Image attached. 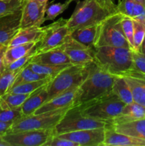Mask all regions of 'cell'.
<instances>
[{"mask_svg": "<svg viewBox=\"0 0 145 146\" xmlns=\"http://www.w3.org/2000/svg\"><path fill=\"white\" fill-rule=\"evenodd\" d=\"M135 3L136 1L134 0H121L117 4V11L121 13L122 15L132 18Z\"/></svg>", "mask_w": 145, "mask_h": 146, "instance_id": "cell-37", "label": "cell"}, {"mask_svg": "<svg viewBox=\"0 0 145 146\" xmlns=\"http://www.w3.org/2000/svg\"><path fill=\"white\" fill-rule=\"evenodd\" d=\"M48 77L51 76H47L37 74V73L34 72V71L27 65L26 66L24 67V68L21 70V72L18 74V76H16V79L14 80V83H13L12 86H11V87L10 88V89L12 88L13 87L15 86L23 84V83L38 81V80L44 79V78H48Z\"/></svg>", "mask_w": 145, "mask_h": 146, "instance_id": "cell-29", "label": "cell"}, {"mask_svg": "<svg viewBox=\"0 0 145 146\" xmlns=\"http://www.w3.org/2000/svg\"><path fill=\"white\" fill-rule=\"evenodd\" d=\"M121 1V0H118V1H119H119Z\"/></svg>", "mask_w": 145, "mask_h": 146, "instance_id": "cell-48", "label": "cell"}, {"mask_svg": "<svg viewBox=\"0 0 145 146\" xmlns=\"http://www.w3.org/2000/svg\"><path fill=\"white\" fill-rule=\"evenodd\" d=\"M133 19L134 51H139L145 35V21Z\"/></svg>", "mask_w": 145, "mask_h": 146, "instance_id": "cell-32", "label": "cell"}, {"mask_svg": "<svg viewBox=\"0 0 145 146\" xmlns=\"http://www.w3.org/2000/svg\"><path fill=\"white\" fill-rule=\"evenodd\" d=\"M134 1H136V2L139 3V4H142V5L143 6V7H144L145 8V0H134Z\"/></svg>", "mask_w": 145, "mask_h": 146, "instance_id": "cell-45", "label": "cell"}, {"mask_svg": "<svg viewBox=\"0 0 145 146\" xmlns=\"http://www.w3.org/2000/svg\"><path fill=\"white\" fill-rule=\"evenodd\" d=\"M53 77H48L44 79L38 80V81H31V82L23 83L15 86L9 90L7 93L9 94H32L37 89L44 86L48 84Z\"/></svg>", "mask_w": 145, "mask_h": 146, "instance_id": "cell-26", "label": "cell"}, {"mask_svg": "<svg viewBox=\"0 0 145 146\" xmlns=\"http://www.w3.org/2000/svg\"><path fill=\"white\" fill-rule=\"evenodd\" d=\"M138 51L140 53H142V54H145V35H144V37L143 41H142V44H141L140 48H139V51Z\"/></svg>", "mask_w": 145, "mask_h": 146, "instance_id": "cell-43", "label": "cell"}, {"mask_svg": "<svg viewBox=\"0 0 145 146\" xmlns=\"http://www.w3.org/2000/svg\"><path fill=\"white\" fill-rule=\"evenodd\" d=\"M38 1H41V2H44V3H48V0H37Z\"/></svg>", "mask_w": 145, "mask_h": 146, "instance_id": "cell-46", "label": "cell"}, {"mask_svg": "<svg viewBox=\"0 0 145 146\" xmlns=\"http://www.w3.org/2000/svg\"><path fill=\"white\" fill-rule=\"evenodd\" d=\"M71 64H65V65H49V64H43L38 63L30 62L28 64V66L38 74L47 76L54 77L58 74L60 71H62L65 68L68 67Z\"/></svg>", "mask_w": 145, "mask_h": 146, "instance_id": "cell-28", "label": "cell"}, {"mask_svg": "<svg viewBox=\"0 0 145 146\" xmlns=\"http://www.w3.org/2000/svg\"><path fill=\"white\" fill-rule=\"evenodd\" d=\"M45 84L29 96L25 102L21 106V112L23 116L32 115L36 111L48 101V94Z\"/></svg>", "mask_w": 145, "mask_h": 146, "instance_id": "cell-20", "label": "cell"}, {"mask_svg": "<svg viewBox=\"0 0 145 146\" xmlns=\"http://www.w3.org/2000/svg\"><path fill=\"white\" fill-rule=\"evenodd\" d=\"M11 125H12L11 123H8L0 121V135H4V134L7 133Z\"/></svg>", "mask_w": 145, "mask_h": 146, "instance_id": "cell-42", "label": "cell"}, {"mask_svg": "<svg viewBox=\"0 0 145 146\" xmlns=\"http://www.w3.org/2000/svg\"><path fill=\"white\" fill-rule=\"evenodd\" d=\"M111 124L88 117L81 113L78 106H72L65 113L54 128L55 135L98 128H107Z\"/></svg>", "mask_w": 145, "mask_h": 146, "instance_id": "cell-8", "label": "cell"}, {"mask_svg": "<svg viewBox=\"0 0 145 146\" xmlns=\"http://www.w3.org/2000/svg\"><path fill=\"white\" fill-rule=\"evenodd\" d=\"M22 8L0 17V44L8 46L21 29Z\"/></svg>", "mask_w": 145, "mask_h": 146, "instance_id": "cell-14", "label": "cell"}, {"mask_svg": "<svg viewBox=\"0 0 145 146\" xmlns=\"http://www.w3.org/2000/svg\"><path fill=\"white\" fill-rule=\"evenodd\" d=\"M59 47L66 54L71 63L73 65H86L95 61V48L85 46L83 44L73 39L71 35Z\"/></svg>", "mask_w": 145, "mask_h": 146, "instance_id": "cell-11", "label": "cell"}, {"mask_svg": "<svg viewBox=\"0 0 145 146\" xmlns=\"http://www.w3.org/2000/svg\"><path fill=\"white\" fill-rule=\"evenodd\" d=\"M71 34L68 27V19H59L45 27V32L36 45L37 54L61 46Z\"/></svg>", "mask_w": 145, "mask_h": 146, "instance_id": "cell-9", "label": "cell"}, {"mask_svg": "<svg viewBox=\"0 0 145 146\" xmlns=\"http://www.w3.org/2000/svg\"><path fill=\"white\" fill-rule=\"evenodd\" d=\"M145 118V107L136 102L126 104L122 112L111 123L112 124L129 122Z\"/></svg>", "mask_w": 145, "mask_h": 146, "instance_id": "cell-22", "label": "cell"}, {"mask_svg": "<svg viewBox=\"0 0 145 146\" xmlns=\"http://www.w3.org/2000/svg\"><path fill=\"white\" fill-rule=\"evenodd\" d=\"M44 146H79V145L71 140L54 135L51 137V139L48 140Z\"/></svg>", "mask_w": 145, "mask_h": 146, "instance_id": "cell-39", "label": "cell"}, {"mask_svg": "<svg viewBox=\"0 0 145 146\" xmlns=\"http://www.w3.org/2000/svg\"><path fill=\"white\" fill-rule=\"evenodd\" d=\"M38 43H27L12 47H7L4 55V64L6 67L18 58L24 56L36 47Z\"/></svg>", "mask_w": 145, "mask_h": 146, "instance_id": "cell-23", "label": "cell"}, {"mask_svg": "<svg viewBox=\"0 0 145 146\" xmlns=\"http://www.w3.org/2000/svg\"><path fill=\"white\" fill-rule=\"evenodd\" d=\"M45 32V27L21 28L7 47H12L27 43H38Z\"/></svg>", "mask_w": 145, "mask_h": 146, "instance_id": "cell-18", "label": "cell"}, {"mask_svg": "<svg viewBox=\"0 0 145 146\" xmlns=\"http://www.w3.org/2000/svg\"><path fill=\"white\" fill-rule=\"evenodd\" d=\"M110 127L119 133L145 140V118L129 122L112 124Z\"/></svg>", "mask_w": 145, "mask_h": 146, "instance_id": "cell-21", "label": "cell"}, {"mask_svg": "<svg viewBox=\"0 0 145 146\" xmlns=\"http://www.w3.org/2000/svg\"><path fill=\"white\" fill-rule=\"evenodd\" d=\"M77 88L78 87L55 96L51 100L44 103L34 112V114L44 113L56 111L62 108H71L73 106Z\"/></svg>", "mask_w": 145, "mask_h": 146, "instance_id": "cell-16", "label": "cell"}, {"mask_svg": "<svg viewBox=\"0 0 145 146\" xmlns=\"http://www.w3.org/2000/svg\"><path fill=\"white\" fill-rule=\"evenodd\" d=\"M70 108H65L44 113L22 116L13 123L7 133L28 130L54 129L57 123Z\"/></svg>", "mask_w": 145, "mask_h": 146, "instance_id": "cell-7", "label": "cell"}, {"mask_svg": "<svg viewBox=\"0 0 145 146\" xmlns=\"http://www.w3.org/2000/svg\"><path fill=\"white\" fill-rule=\"evenodd\" d=\"M120 76L129 84L134 101L145 107V74L132 69Z\"/></svg>", "mask_w": 145, "mask_h": 146, "instance_id": "cell-15", "label": "cell"}, {"mask_svg": "<svg viewBox=\"0 0 145 146\" xmlns=\"http://www.w3.org/2000/svg\"><path fill=\"white\" fill-rule=\"evenodd\" d=\"M98 25L89 26L78 29L71 32V36L75 41L89 48H94V41L96 36Z\"/></svg>", "mask_w": 145, "mask_h": 146, "instance_id": "cell-24", "label": "cell"}, {"mask_svg": "<svg viewBox=\"0 0 145 146\" xmlns=\"http://www.w3.org/2000/svg\"><path fill=\"white\" fill-rule=\"evenodd\" d=\"M102 146H145V140L119 133L109 126L105 131Z\"/></svg>", "mask_w": 145, "mask_h": 146, "instance_id": "cell-17", "label": "cell"}, {"mask_svg": "<svg viewBox=\"0 0 145 146\" xmlns=\"http://www.w3.org/2000/svg\"><path fill=\"white\" fill-rule=\"evenodd\" d=\"M122 17L121 13L116 11L109 14L98 24L94 48L111 46L131 48L122 29Z\"/></svg>", "mask_w": 145, "mask_h": 146, "instance_id": "cell-4", "label": "cell"}, {"mask_svg": "<svg viewBox=\"0 0 145 146\" xmlns=\"http://www.w3.org/2000/svg\"><path fill=\"white\" fill-rule=\"evenodd\" d=\"M112 92L115 93L125 104L134 102L132 91L126 80L120 75L115 76L112 88Z\"/></svg>", "mask_w": 145, "mask_h": 146, "instance_id": "cell-25", "label": "cell"}, {"mask_svg": "<svg viewBox=\"0 0 145 146\" xmlns=\"http://www.w3.org/2000/svg\"><path fill=\"white\" fill-rule=\"evenodd\" d=\"M1 136H2V135H1Z\"/></svg>", "mask_w": 145, "mask_h": 146, "instance_id": "cell-49", "label": "cell"}, {"mask_svg": "<svg viewBox=\"0 0 145 146\" xmlns=\"http://www.w3.org/2000/svg\"><path fill=\"white\" fill-rule=\"evenodd\" d=\"M125 105L112 91L93 101L77 106L79 107L83 115L111 124L112 121L121 113Z\"/></svg>", "mask_w": 145, "mask_h": 146, "instance_id": "cell-3", "label": "cell"}, {"mask_svg": "<svg viewBox=\"0 0 145 146\" xmlns=\"http://www.w3.org/2000/svg\"><path fill=\"white\" fill-rule=\"evenodd\" d=\"M0 146H11L8 142L3 138V135H0Z\"/></svg>", "mask_w": 145, "mask_h": 146, "instance_id": "cell-44", "label": "cell"}, {"mask_svg": "<svg viewBox=\"0 0 145 146\" xmlns=\"http://www.w3.org/2000/svg\"><path fill=\"white\" fill-rule=\"evenodd\" d=\"M22 70V69H21ZM21 70L11 71L7 68L0 74V98L7 94Z\"/></svg>", "mask_w": 145, "mask_h": 146, "instance_id": "cell-30", "label": "cell"}, {"mask_svg": "<svg viewBox=\"0 0 145 146\" xmlns=\"http://www.w3.org/2000/svg\"><path fill=\"white\" fill-rule=\"evenodd\" d=\"M22 116L21 107L16 108H3L0 107V121L3 122L12 124Z\"/></svg>", "mask_w": 145, "mask_h": 146, "instance_id": "cell-33", "label": "cell"}, {"mask_svg": "<svg viewBox=\"0 0 145 146\" xmlns=\"http://www.w3.org/2000/svg\"><path fill=\"white\" fill-rule=\"evenodd\" d=\"M31 62L49 65H65L72 64L69 58L60 47L36 54Z\"/></svg>", "mask_w": 145, "mask_h": 146, "instance_id": "cell-19", "label": "cell"}, {"mask_svg": "<svg viewBox=\"0 0 145 146\" xmlns=\"http://www.w3.org/2000/svg\"><path fill=\"white\" fill-rule=\"evenodd\" d=\"M7 48V46H4L0 44V74H1V73L4 71V69H5V66H4V55Z\"/></svg>", "mask_w": 145, "mask_h": 146, "instance_id": "cell-41", "label": "cell"}, {"mask_svg": "<svg viewBox=\"0 0 145 146\" xmlns=\"http://www.w3.org/2000/svg\"><path fill=\"white\" fill-rule=\"evenodd\" d=\"M115 1L116 0H97V1L103 8H105L110 13H114L117 11V4L115 3Z\"/></svg>", "mask_w": 145, "mask_h": 146, "instance_id": "cell-40", "label": "cell"}, {"mask_svg": "<svg viewBox=\"0 0 145 146\" xmlns=\"http://www.w3.org/2000/svg\"><path fill=\"white\" fill-rule=\"evenodd\" d=\"M122 27L124 34L126 36L127 40L129 42L132 50H134V26L133 19L131 17L124 16L122 19Z\"/></svg>", "mask_w": 145, "mask_h": 146, "instance_id": "cell-36", "label": "cell"}, {"mask_svg": "<svg viewBox=\"0 0 145 146\" xmlns=\"http://www.w3.org/2000/svg\"><path fill=\"white\" fill-rule=\"evenodd\" d=\"M133 69L145 74V54L132 50Z\"/></svg>", "mask_w": 145, "mask_h": 146, "instance_id": "cell-38", "label": "cell"}, {"mask_svg": "<svg viewBox=\"0 0 145 146\" xmlns=\"http://www.w3.org/2000/svg\"><path fill=\"white\" fill-rule=\"evenodd\" d=\"M115 76L101 68L96 63H91L89 72L78 87L73 106L85 104L112 91Z\"/></svg>", "mask_w": 145, "mask_h": 146, "instance_id": "cell-1", "label": "cell"}, {"mask_svg": "<svg viewBox=\"0 0 145 146\" xmlns=\"http://www.w3.org/2000/svg\"><path fill=\"white\" fill-rule=\"evenodd\" d=\"M94 59L101 68L115 76L133 69L131 48L111 46L96 47L94 48Z\"/></svg>", "mask_w": 145, "mask_h": 146, "instance_id": "cell-2", "label": "cell"}, {"mask_svg": "<svg viewBox=\"0 0 145 146\" xmlns=\"http://www.w3.org/2000/svg\"><path fill=\"white\" fill-rule=\"evenodd\" d=\"M90 64L86 65L71 64L53 77L46 85L48 101L58 94L79 86L86 78Z\"/></svg>", "mask_w": 145, "mask_h": 146, "instance_id": "cell-5", "label": "cell"}, {"mask_svg": "<svg viewBox=\"0 0 145 146\" xmlns=\"http://www.w3.org/2000/svg\"><path fill=\"white\" fill-rule=\"evenodd\" d=\"M48 3L37 0H25L22 7L21 28L41 27L45 21V10Z\"/></svg>", "mask_w": 145, "mask_h": 146, "instance_id": "cell-12", "label": "cell"}, {"mask_svg": "<svg viewBox=\"0 0 145 146\" xmlns=\"http://www.w3.org/2000/svg\"><path fill=\"white\" fill-rule=\"evenodd\" d=\"M72 1V0H66L64 3H50L51 4L47 6L46 10H45V21H48V20L53 21L55 19L58 15L62 14L68 9Z\"/></svg>", "mask_w": 145, "mask_h": 146, "instance_id": "cell-31", "label": "cell"}, {"mask_svg": "<svg viewBox=\"0 0 145 146\" xmlns=\"http://www.w3.org/2000/svg\"><path fill=\"white\" fill-rule=\"evenodd\" d=\"M25 0H0V17L22 8Z\"/></svg>", "mask_w": 145, "mask_h": 146, "instance_id": "cell-34", "label": "cell"}, {"mask_svg": "<svg viewBox=\"0 0 145 146\" xmlns=\"http://www.w3.org/2000/svg\"><path fill=\"white\" fill-rule=\"evenodd\" d=\"M109 14L97 0H82L77 2L75 10L68 19L70 31L98 24Z\"/></svg>", "mask_w": 145, "mask_h": 146, "instance_id": "cell-6", "label": "cell"}, {"mask_svg": "<svg viewBox=\"0 0 145 146\" xmlns=\"http://www.w3.org/2000/svg\"><path fill=\"white\" fill-rule=\"evenodd\" d=\"M54 135V129L28 130L7 133L3 138L11 146H44Z\"/></svg>", "mask_w": 145, "mask_h": 146, "instance_id": "cell-10", "label": "cell"}, {"mask_svg": "<svg viewBox=\"0 0 145 146\" xmlns=\"http://www.w3.org/2000/svg\"><path fill=\"white\" fill-rule=\"evenodd\" d=\"M107 128H92L56 135L61 138L71 140L79 146H102Z\"/></svg>", "mask_w": 145, "mask_h": 146, "instance_id": "cell-13", "label": "cell"}, {"mask_svg": "<svg viewBox=\"0 0 145 146\" xmlns=\"http://www.w3.org/2000/svg\"><path fill=\"white\" fill-rule=\"evenodd\" d=\"M31 94L7 93L0 98V107L3 108H16L21 107Z\"/></svg>", "mask_w": 145, "mask_h": 146, "instance_id": "cell-27", "label": "cell"}, {"mask_svg": "<svg viewBox=\"0 0 145 146\" xmlns=\"http://www.w3.org/2000/svg\"><path fill=\"white\" fill-rule=\"evenodd\" d=\"M72 1H76V2H78V1H80V0H72Z\"/></svg>", "mask_w": 145, "mask_h": 146, "instance_id": "cell-47", "label": "cell"}, {"mask_svg": "<svg viewBox=\"0 0 145 146\" xmlns=\"http://www.w3.org/2000/svg\"><path fill=\"white\" fill-rule=\"evenodd\" d=\"M36 48L34 50H32L31 52L28 53V54H26V56L18 58L16 61H14L11 64H10L5 68H7L8 70H11V71H18V70L23 69L24 67L26 66L31 62L34 56L37 54Z\"/></svg>", "mask_w": 145, "mask_h": 146, "instance_id": "cell-35", "label": "cell"}]
</instances>
